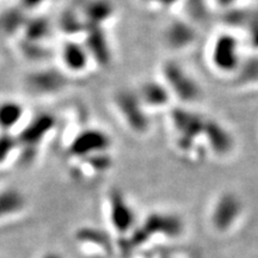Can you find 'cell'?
Here are the masks:
<instances>
[{
  "mask_svg": "<svg viewBox=\"0 0 258 258\" xmlns=\"http://www.w3.org/2000/svg\"><path fill=\"white\" fill-rule=\"evenodd\" d=\"M84 44L91 60L98 64H108L111 60V49L104 29L88 27L84 35Z\"/></svg>",
  "mask_w": 258,
  "mask_h": 258,
  "instance_id": "9a60e30c",
  "label": "cell"
},
{
  "mask_svg": "<svg viewBox=\"0 0 258 258\" xmlns=\"http://www.w3.org/2000/svg\"><path fill=\"white\" fill-rule=\"evenodd\" d=\"M27 40L31 42H40L43 40L44 35L49 34V25L48 22L43 18L35 19L27 25Z\"/></svg>",
  "mask_w": 258,
  "mask_h": 258,
  "instance_id": "44dd1931",
  "label": "cell"
},
{
  "mask_svg": "<svg viewBox=\"0 0 258 258\" xmlns=\"http://www.w3.org/2000/svg\"><path fill=\"white\" fill-rule=\"evenodd\" d=\"M27 206V198L17 188L0 190V220L19 214Z\"/></svg>",
  "mask_w": 258,
  "mask_h": 258,
  "instance_id": "ac0fdd59",
  "label": "cell"
},
{
  "mask_svg": "<svg viewBox=\"0 0 258 258\" xmlns=\"http://www.w3.org/2000/svg\"><path fill=\"white\" fill-rule=\"evenodd\" d=\"M183 231V221L171 213L156 212L150 214L145 220L143 227L135 232L134 239L143 241L151 234H164L167 237H176Z\"/></svg>",
  "mask_w": 258,
  "mask_h": 258,
  "instance_id": "ba28073f",
  "label": "cell"
},
{
  "mask_svg": "<svg viewBox=\"0 0 258 258\" xmlns=\"http://www.w3.org/2000/svg\"><path fill=\"white\" fill-rule=\"evenodd\" d=\"M243 211L240 199L234 192H224L219 196L212 211V222L219 231L230 228Z\"/></svg>",
  "mask_w": 258,
  "mask_h": 258,
  "instance_id": "30bf717a",
  "label": "cell"
},
{
  "mask_svg": "<svg viewBox=\"0 0 258 258\" xmlns=\"http://www.w3.org/2000/svg\"><path fill=\"white\" fill-rule=\"evenodd\" d=\"M59 28L60 31L69 37L67 40H76L73 37L78 36V35L84 37L88 30V24L84 21L79 10H66L60 16Z\"/></svg>",
  "mask_w": 258,
  "mask_h": 258,
  "instance_id": "d6986e66",
  "label": "cell"
},
{
  "mask_svg": "<svg viewBox=\"0 0 258 258\" xmlns=\"http://www.w3.org/2000/svg\"><path fill=\"white\" fill-rule=\"evenodd\" d=\"M56 120L50 114H40L22 129L17 137L18 146L24 147L29 152H34L55 127Z\"/></svg>",
  "mask_w": 258,
  "mask_h": 258,
  "instance_id": "9c48e42d",
  "label": "cell"
},
{
  "mask_svg": "<svg viewBox=\"0 0 258 258\" xmlns=\"http://www.w3.org/2000/svg\"><path fill=\"white\" fill-rule=\"evenodd\" d=\"M112 106L129 131L138 135H145L150 132V112L145 108L137 91L127 89L118 90L112 96Z\"/></svg>",
  "mask_w": 258,
  "mask_h": 258,
  "instance_id": "3957f363",
  "label": "cell"
},
{
  "mask_svg": "<svg viewBox=\"0 0 258 258\" xmlns=\"http://www.w3.org/2000/svg\"><path fill=\"white\" fill-rule=\"evenodd\" d=\"M144 2L148 5L153 6V8L165 9V8H170V6H173L176 3L182 2V0H144Z\"/></svg>",
  "mask_w": 258,
  "mask_h": 258,
  "instance_id": "cb8c5ba5",
  "label": "cell"
},
{
  "mask_svg": "<svg viewBox=\"0 0 258 258\" xmlns=\"http://www.w3.org/2000/svg\"><path fill=\"white\" fill-rule=\"evenodd\" d=\"M60 59L64 70L74 74L85 72L89 63L92 61L85 44L77 42L76 40H67L63 42L60 49Z\"/></svg>",
  "mask_w": 258,
  "mask_h": 258,
  "instance_id": "5bb4252c",
  "label": "cell"
},
{
  "mask_svg": "<svg viewBox=\"0 0 258 258\" xmlns=\"http://www.w3.org/2000/svg\"><path fill=\"white\" fill-rule=\"evenodd\" d=\"M245 59L240 38L230 30L219 32L208 48L209 64L221 76L233 78Z\"/></svg>",
  "mask_w": 258,
  "mask_h": 258,
  "instance_id": "6da1fadb",
  "label": "cell"
},
{
  "mask_svg": "<svg viewBox=\"0 0 258 258\" xmlns=\"http://www.w3.org/2000/svg\"><path fill=\"white\" fill-rule=\"evenodd\" d=\"M159 79L170 90L173 99L190 106L203 98V90L199 80L175 60H166L159 67Z\"/></svg>",
  "mask_w": 258,
  "mask_h": 258,
  "instance_id": "7a4b0ae2",
  "label": "cell"
},
{
  "mask_svg": "<svg viewBox=\"0 0 258 258\" xmlns=\"http://www.w3.org/2000/svg\"><path fill=\"white\" fill-rule=\"evenodd\" d=\"M17 146V138H12L10 133H0V164L4 163Z\"/></svg>",
  "mask_w": 258,
  "mask_h": 258,
  "instance_id": "7402d4cb",
  "label": "cell"
},
{
  "mask_svg": "<svg viewBox=\"0 0 258 258\" xmlns=\"http://www.w3.org/2000/svg\"><path fill=\"white\" fill-rule=\"evenodd\" d=\"M42 258H63V257L61 256V254L56 253V252H49V253L44 254V256Z\"/></svg>",
  "mask_w": 258,
  "mask_h": 258,
  "instance_id": "484cf974",
  "label": "cell"
},
{
  "mask_svg": "<svg viewBox=\"0 0 258 258\" xmlns=\"http://www.w3.org/2000/svg\"><path fill=\"white\" fill-rule=\"evenodd\" d=\"M27 88L34 95L40 97L54 96L66 88L69 80L60 71L54 69H41L28 74Z\"/></svg>",
  "mask_w": 258,
  "mask_h": 258,
  "instance_id": "52a82bcc",
  "label": "cell"
},
{
  "mask_svg": "<svg viewBox=\"0 0 258 258\" xmlns=\"http://www.w3.org/2000/svg\"><path fill=\"white\" fill-rule=\"evenodd\" d=\"M207 117L190 106H175L169 110V123L173 138L202 140Z\"/></svg>",
  "mask_w": 258,
  "mask_h": 258,
  "instance_id": "5b68a950",
  "label": "cell"
},
{
  "mask_svg": "<svg viewBox=\"0 0 258 258\" xmlns=\"http://www.w3.org/2000/svg\"><path fill=\"white\" fill-rule=\"evenodd\" d=\"M25 115V108L22 103L14 99H5L0 102V132L11 134L21 123Z\"/></svg>",
  "mask_w": 258,
  "mask_h": 258,
  "instance_id": "e0dca14e",
  "label": "cell"
},
{
  "mask_svg": "<svg viewBox=\"0 0 258 258\" xmlns=\"http://www.w3.org/2000/svg\"><path fill=\"white\" fill-rule=\"evenodd\" d=\"M232 79L241 88H250L258 84V56L245 57L240 69Z\"/></svg>",
  "mask_w": 258,
  "mask_h": 258,
  "instance_id": "ffe728a7",
  "label": "cell"
},
{
  "mask_svg": "<svg viewBox=\"0 0 258 258\" xmlns=\"http://www.w3.org/2000/svg\"><path fill=\"white\" fill-rule=\"evenodd\" d=\"M44 0H22L25 8H36V6H40Z\"/></svg>",
  "mask_w": 258,
  "mask_h": 258,
  "instance_id": "d4e9b609",
  "label": "cell"
},
{
  "mask_svg": "<svg viewBox=\"0 0 258 258\" xmlns=\"http://www.w3.org/2000/svg\"><path fill=\"white\" fill-rule=\"evenodd\" d=\"M209 2L213 3V5L217 6L218 9H220L221 11L227 12L230 10H233L238 8V3L240 0H209Z\"/></svg>",
  "mask_w": 258,
  "mask_h": 258,
  "instance_id": "603a6c76",
  "label": "cell"
},
{
  "mask_svg": "<svg viewBox=\"0 0 258 258\" xmlns=\"http://www.w3.org/2000/svg\"><path fill=\"white\" fill-rule=\"evenodd\" d=\"M109 217L114 227L121 233H127L135 224V212L120 190H112L109 195Z\"/></svg>",
  "mask_w": 258,
  "mask_h": 258,
  "instance_id": "4fadbf2b",
  "label": "cell"
},
{
  "mask_svg": "<svg viewBox=\"0 0 258 258\" xmlns=\"http://www.w3.org/2000/svg\"><path fill=\"white\" fill-rule=\"evenodd\" d=\"M112 145L111 138L99 128H86L78 132L71 140L67 153L72 159L108 153Z\"/></svg>",
  "mask_w": 258,
  "mask_h": 258,
  "instance_id": "277c9868",
  "label": "cell"
},
{
  "mask_svg": "<svg viewBox=\"0 0 258 258\" xmlns=\"http://www.w3.org/2000/svg\"><path fill=\"white\" fill-rule=\"evenodd\" d=\"M141 102L151 111H161L165 109H171L173 97L171 95L170 90L160 79H150L146 80L139 86L137 90Z\"/></svg>",
  "mask_w": 258,
  "mask_h": 258,
  "instance_id": "8fae6325",
  "label": "cell"
},
{
  "mask_svg": "<svg viewBox=\"0 0 258 258\" xmlns=\"http://www.w3.org/2000/svg\"><path fill=\"white\" fill-rule=\"evenodd\" d=\"M88 27L103 28L115 15V6L110 0H85L79 10Z\"/></svg>",
  "mask_w": 258,
  "mask_h": 258,
  "instance_id": "2e32d148",
  "label": "cell"
},
{
  "mask_svg": "<svg viewBox=\"0 0 258 258\" xmlns=\"http://www.w3.org/2000/svg\"><path fill=\"white\" fill-rule=\"evenodd\" d=\"M163 40L171 50L182 51L194 46L198 40V31L190 22L175 19L164 28Z\"/></svg>",
  "mask_w": 258,
  "mask_h": 258,
  "instance_id": "7c38bea8",
  "label": "cell"
},
{
  "mask_svg": "<svg viewBox=\"0 0 258 258\" xmlns=\"http://www.w3.org/2000/svg\"><path fill=\"white\" fill-rule=\"evenodd\" d=\"M203 141L208 153L219 159L230 157L237 146L231 129L213 117H207L205 132H203Z\"/></svg>",
  "mask_w": 258,
  "mask_h": 258,
  "instance_id": "8992f818",
  "label": "cell"
}]
</instances>
